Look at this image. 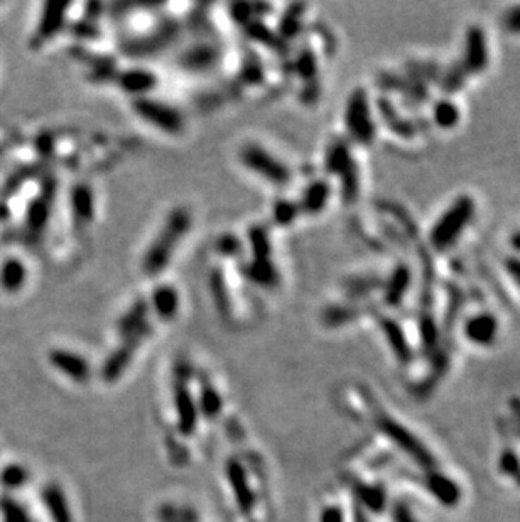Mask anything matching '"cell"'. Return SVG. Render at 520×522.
Segmentation results:
<instances>
[{
	"mask_svg": "<svg viewBox=\"0 0 520 522\" xmlns=\"http://www.w3.org/2000/svg\"><path fill=\"white\" fill-rule=\"evenodd\" d=\"M385 332H387V336H389V341L392 345H394V348L397 350L399 357L407 358L409 357V346L406 345V340H404L400 329L395 327V323L387 322L385 323Z\"/></svg>",
	"mask_w": 520,
	"mask_h": 522,
	"instance_id": "obj_18",
	"label": "cell"
},
{
	"mask_svg": "<svg viewBox=\"0 0 520 522\" xmlns=\"http://www.w3.org/2000/svg\"><path fill=\"white\" fill-rule=\"evenodd\" d=\"M383 430H385V435L389 436V438L395 439V442L400 444V448H404V450L411 453V455L414 456L417 461H421V463H424V465L431 463L428 453H426L423 448L417 444L416 439L412 438L411 435H409V431L404 430V427H400L397 423L385 421V423H383Z\"/></svg>",
	"mask_w": 520,
	"mask_h": 522,
	"instance_id": "obj_8",
	"label": "cell"
},
{
	"mask_svg": "<svg viewBox=\"0 0 520 522\" xmlns=\"http://www.w3.org/2000/svg\"><path fill=\"white\" fill-rule=\"evenodd\" d=\"M328 195H330V188L325 183H314L308 188L304 195V208L313 210V212H319L323 207H325Z\"/></svg>",
	"mask_w": 520,
	"mask_h": 522,
	"instance_id": "obj_14",
	"label": "cell"
},
{
	"mask_svg": "<svg viewBox=\"0 0 520 522\" xmlns=\"http://www.w3.org/2000/svg\"><path fill=\"white\" fill-rule=\"evenodd\" d=\"M24 480H25V472L20 468V466H8V468H6V472L2 473V482L6 483L7 487H11V489L19 487Z\"/></svg>",
	"mask_w": 520,
	"mask_h": 522,
	"instance_id": "obj_19",
	"label": "cell"
},
{
	"mask_svg": "<svg viewBox=\"0 0 520 522\" xmlns=\"http://www.w3.org/2000/svg\"><path fill=\"white\" fill-rule=\"evenodd\" d=\"M187 225H190V215L182 210H176L169 217L168 224L163 229V233L156 238L154 245L147 252L146 264H144V269H146L147 274H157L163 265L169 262L174 250L171 242H179V238L186 233Z\"/></svg>",
	"mask_w": 520,
	"mask_h": 522,
	"instance_id": "obj_1",
	"label": "cell"
},
{
	"mask_svg": "<svg viewBox=\"0 0 520 522\" xmlns=\"http://www.w3.org/2000/svg\"><path fill=\"white\" fill-rule=\"evenodd\" d=\"M505 29L510 32H520V7H514L504 19Z\"/></svg>",
	"mask_w": 520,
	"mask_h": 522,
	"instance_id": "obj_21",
	"label": "cell"
},
{
	"mask_svg": "<svg viewBox=\"0 0 520 522\" xmlns=\"http://www.w3.org/2000/svg\"><path fill=\"white\" fill-rule=\"evenodd\" d=\"M135 109H139V114L151 121L154 126L161 127L164 130H178L181 127V119L169 107H163L154 102H139L135 104Z\"/></svg>",
	"mask_w": 520,
	"mask_h": 522,
	"instance_id": "obj_7",
	"label": "cell"
},
{
	"mask_svg": "<svg viewBox=\"0 0 520 522\" xmlns=\"http://www.w3.org/2000/svg\"><path fill=\"white\" fill-rule=\"evenodd\" d=\"M507 267H509V272L512 274V277L519 282V286H520V260L519 259L509 260V262H507Z\"/></svg>",
	"mask_w": 520,
	"mask_h": 522,
	"instance_id": "obj_22",
	"label": "cell"
},
{
	"mask_svg": "<svg viewBox=\"0 0 520 522\" xmlns=\"http://www.w3.org/2000/svg\"><path fill=\"white\" fill-rule=\"evenodd\" d=\"M154 308L163 318H171L176 315V310L179 308V296L176 291L169 286L157 289L154 294Z\"/></svg>",
	"mask_w": 520,
	"mask_h": 522,
	"instance_id": "obj_12",
	"label": "cell"
},
{
	"mask_svg": "<svg viewBox=\"0 0 520 522\" xmlns=\"http://www.w3.org/2000/svg\"><path fill=\"white\" fill-rule=\"evenodd\" d=\"M242 161L255 173L262 174V178L268 179L271 183H276V185H284L291 178L289 176V169L284 164H280V161H277L276 157L264 151L262 147H259V145H247V147H244Z\"/></svg>",
	"mask_w": 520,
	"mask_h": 522,
	"instance_id": "obj_3",
	"label": "cell"
},
{
	"mask_svg": "<svg viewBox=\"0 0 520 522\" xmlns=\"http://www.w3.org/2000/svg\"><path fill=\"white\" fill-rule=\"evenodd\" d=\"M46 506H48L51 516L56 522H66V514H65V499H63L61 492L58 489H48L44 492Z\"/></svg>",
	"mask_w": 520,
	"mask_h": 522,
	"instance_id": "obj_17",
	"label": "cell"
},
{
	"mask_svg": "<svg viewBox=\"0 0 520 522\" xmlns=\"http://www.w3.org/2000/svg\"><path fill=\"white\" fill-rule=\"evenodd\" d=\"M498 324L492 315L481 313L468 320L464 333L468 340L476 345H492L497 338Z\"/></svg>",
	"mask_w": 520,
	"mask_h": 522,
	"instance_id": "obj_6",
	"label": "cell"
},
{
	"mask_svg": "<svg viewBox=\"0 0 520 522\" xmlns=\"http://www.w3.org/2000/svg\"><path fill=\"white\" fill-rule=\"evenodd\" d=\"M51 362L54 367H58L59 370L71 375V377H85V374H87V363L78 355L56 350V352L51 353Z\"/></svg>",
	"mask_w": 520,
	"mask_h": 522,
	"instance_id": "obj_10",
	"label": "cell"
},
{
	"mask_svg": "<svg viewBox=\"0 0 520 522\" xmlns=\"http://www.w3.org/2000/svg\"><path fill=\"white\" fill-rule=\"evenodd\" d=\"M464 61L462 70L464 73H480L487 66V41L485 34L478 28H471L466 36V51H464Z\"/></svg>",
	"mask_w": 520,
	"mask_h": 522,
	"instance_id": "obj_5",
	"label": "cell"
},
{
	"mask_svg": "<svg viewBox=\"0 0 520 522\" xmlns=\"http://www.w3.org/2000/svg\"><path fill=\"white\" fill-rule=\"evenodd\" d=\"M27 279L25 265L19 259H8L0 265V288L7 293H17Z\"/></svg>",
	"mask_w": 520,
	"mask_h": 522,
	"instance_id": "obj_9",
	"label": "cell"
},
{
	"mask_svg": "<svg viewBox=\"0 0 520 522\" xmlns=\"http://www.w3.org/2000/svg\"><path fill=\"white\" fill-rule=\"evenodd\" d=\"M4 516H6V522H29L25 512L17 504L4 502L2 504Z\"/></svg>",
	"mask_w": 520,
	"mask_h": 522,
	"instance_id": "obj_20",
	"label": "cell"
},
{
	"mask_svg": "<svg viewBox=\"0 0 520 522\" xmlns=\"http://www.w3.org/2000/svg\"><path fill=\"white\" fill-rule=\"evenodd\" d=\"M347 126L353 137L360 142H370L373 139L372 115L369 110V102L364 92H355L349 98L347 110Z\"/></svg>",
	"mask_w": 520,
	"mask_h": 522,
	"instance_id": "obj_4",
	"label": "cell"
},
{
	"mask_svg": "<svg viewBox=\"0 0 520 522\" xmlns=\"http://www.w3.org/2000/svg\"><path fill=\"white\" fill-rule=\"evenodd\" d=\"M63 6H51L49 4V8L51 12H44V16L41 17V23H39V29H37V34H39V37H48L51 36V34H54L59 29V24H61V12H59V8H61Z\"/></svg>",
	"mask_w": 520,
	"mask_h": 522,
	"instance_id": "obj_16",
	"label": "cell"
},
{
	"mask_svg": "<svg viewBox=\"0 0 520 522\" xmlns=\"http://www.w3.org/2000/svg\"><path fill=\"white\" fill-rule=\"evenodd\" d=\"M429 489H431L433 495L441 500L442 504L446 506H453V504L458 502L459 492L456 489V485L450 478L441 477V475L434 473L431 478H429Z\"/></svg>",
	"mask_w": 520,
	"mask_h": 522,
	"instance_id": "obj_11",
	"label": "cell"
},
{
	"mask_svg": "<svg viewBox=\"0 0 520 522\" xmlns=\"http://www.w3.org/2000/svg\"><path fill=\"white\" fill-rule=\"evenodd\" d=\"M473 201L468 196H462L451 205V208L439 218L431 232V243L438 250H446L462 235L464 226L471 220Z\"/></svg>",
	"mask_w": 520,
	"mask_h": 522,
	"instance_id": "obj_2",
	"label": "cell"
},
{
	"mask_svg": "<svg viewBox=\"0 0 520 522\" xmlns=\"http://www.w3.org/2000/svg\"><path fill=\"white\" fill-rule=\"evenodd\" d=\"M407 288H409V269L399 267L397 271L394 272V276H392L389 284H387L385 293L387 303H389V305H399Z\"/></svg>",
	"mask_w": 520,
	"mask_h": 522,
	"instance_id": "obj_13",
	"label": "cell"
},
{
	"mask_svg": "<svg viewBox=\"0 0 520 522\" xmlns=\"http://www.w3.org/2000/svg\"><path fill=\"white\" fill-rule=\"evenodd\" d=\"M512 245H514L515 249H517V250H520V230H519L517 233H514V237H512Z\"/></svg>",
	"mask_w": 520,
	"mask_h": 522,
	"instance_id": "obj_24",
	"label": "cell"
},
{
	"mask_svg": "<svg viewBox=\"0 0 520 522\" xmlns=\"http://www.w3.org/2000/svg\"><path fill=\"white\" fill-rule=\"evenodd\" d=\"M397 521L399 522H414L412 517L409 516V511H399L397 512Z\"/></svg>",
	"mask_w": 520,
	"mask_h": 522,
	"instance_id": "obj_23",
	"label": "cell"
},
{
	"mask_svg": "<svg viewBox=\"0 0 520 522\" xmlns=\"http://www.w3.org/2000/svg\"><path fill=\"white\" fill-rule=\"evenodd\" d=\"M434 119H436V123L442 129H451L454 127L456 123L459 121V112L456 109V105L451 104V102H439L434 109Z\"/></svg>",
	"mask_w": 520,
	"mask_h": 522,
	"instance_id": "obj_15",
	"label": "cell"
}]
</instances>
